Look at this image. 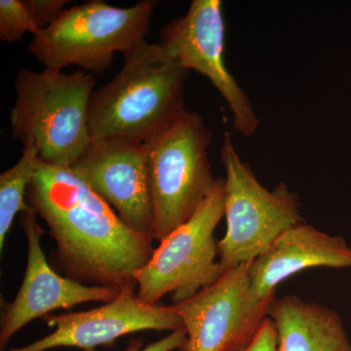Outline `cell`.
<instances>
[{
	"mask_svg": "<svg viewBox=\"0 0 351 351\" xmlns=\"http://www.w3.org/2000/svg\"><path fill=\"white\" fill-rule=\"evenodd\" d=\"M25 200L49 228L68 278L120 292L137 291L135 274L151 260L152 240L127 226L73 171L39 159Z\"/></svg>",
	"mask_w": 351,
	"mask_h": 351,
	"instance_id": "1",
	"label": "cell"
},
{
	"mask_svg": "<svg viewBox=\"0 0 351 351\" xmlns=\"http://www.w3.org/2000/svg\"><path fill=\"white\" fill-rule=\"evenodd\" d=\"M123 57L121 71L92 95V140L119 137L145 143L188 112L184 88L189 71L160 44L142 41Z\"/></svg>",
	"mask_w": 351,
	"mask_h": 351,
	"instance_id": "2",
	"label": "cell"
},
{
	"mask_svg": "<svg viewBox=\"0 0 351 351\" xmlns=\"http://www.w3.org/2000/svg\"><path fill=\"white\" fill-rule=\"evenodd\" d=\"M95 85L94 75L85 71L20 69L10 113L12 138L36 145L43 162L71 167L92 141L88 113Z\"/></svg>",
	"mask_w": 351,
	"mask_h": 351,
	"instance_id": "3",
	"label": "cell"
},
{
	"mask_svg": "<svg viewBox=\"0 0 351 351\" xmlns=\"http://www.w3.org/2000/svg\"><path fill=\"white\" fill-rule=\"evenodd\" d=\"M156 5L143 0L120 8L92 0L69 7L34 36L29 51L45 69L63 71L77 66L101 75L112 66L115 53L125 55L145 40Z\"/></svg>",
	"mask_w": 351,
	"mask_h": 351,
	"instance_id": "4",
	"label": "cell"
},
{
	"mask_svg": "<svg viewBox=\"0 0 351 351\" xmlns=\"http://www.w3.org/2000/svg\"><path fill=\"white\" fill-rule=\"evenodd\" d=\"M212 132L199 114L186 112L144 143L154 213V240L160 242L196 213L216 184L208 157Z\"/></svg>",
	"mask_w": 351,
	"mask_h": 351,
	"instance_id": "5",
	"label": "cell"
},
{
	"mask_svg": "<svg viewBox=\"0 0 351 351\" xmlns=\"http://www.w3.org/2000/svg\"><path fill=\"white\" fill-rule=\"evenodd\" d=\"M226 169V232L218 246L223 271L247 265L267 250L286 230L302 223L297 196L285 184L274 191L263 188L241 160L228 132L221 144Z\"/></svg>",
	"mask_w": 351,
	"mask_h": 351,
	"instance_id": "6",
	"label": "cell"
},
{
	"mask_svg": "<svg viewBox=\"0 0 351 351\" xmlns=\"http://www.w3.org/2000/svg\"><path fill=\"white\" fill-rule=\"evenodd\" d=\"M223 216L225 179L218 178L196 213L161 240L149 263L136 272L138 297L157 304L171 294L173 304H178L219 280L225 271L216 261L214 232Z\"/></svg>",
	"mask_w": 351,
	"mask_h": 351,
	"instance_id": "7",
	"label": "cell"
},
{
	"mask_svg": "<svg viewBox=\"0 0 351 351\" xmlns=\"http://www.w3.org/2000/svg\"><path fill=\"white\" fill-rule=\"evenodd\" d=\"M271 304H258L252 297L248 263L226 270L209 287L171 304L186 332L180 351L243 350L255 338Z\"/></svg>",
	"mask_w": 351,
	"mask_h": 351,
	"instance_id": "8",
	"label": "cell"
},
{
	"mask_svg": "<svg viewBox=\"0 0 351 351\" xmlns=\"http://www.w3.org/2000/svg\"><path fill=\"white\" fill-rule=\"evenodd\" d=\"M225 39L223 2L193 0L186 15L163 27L159 44L184 69L211 82L232 110L235 130L250 137L257 130L258 117L248 96L226 68Z\"/></svg>",
	"mask_w": 351,
	"mask_h": 351,
	"instance_id": "9",
	"label": "cell"
},
{
	"mask_svg": "<svg viewBox=\"0 0 351 351\" xmlns=\"http://www.w3.org/2000/svg\"><path fill=\"white\" fill-rule=\"evenodd\" d=\"M69 169L132 230L154 241V205L144 143L119 137L95 138Z\"/></svg>",
	"mask_w": 351,
	"mask_h": 351,
	"instance_id": "10",
	"label": "cell"
},
{
	"mask_svg": "<svg viewBox=\"0 0 351 351\" xmlns=\"http://www.w3.org/2000/svg\"><path fill=\"white\" fill-rule=\"evenodd\" d=\"M43 321L54 331L22 348L7 351H47L59 348L95 351L119 338L142 331H169L184 328L172 306L151 304L137 291L120 293L113 301L87 311L47 315Z\"/></svg>",
	"mask_w": 351,
	"mask_h": 351,
	"instance_id": "11",
	"label": "cell"
},
{
	"mask_svg": "<svg viewBox=\"0 0 351 351\" xmlns=\"http://www.w3.org/2000/svg\"><path fill=\"white\" fill-rule=\"evenodd\" d=\"M22 223L27 242V267L15 299L11 302H2L1 350L32 321L44 318L58 309L73 308L86 302L108 304L121 293L117 289L86 285L59 276L50 267L41 246L44 230L38 223V215L29 208L22 213Z\"/></svg>",
	"mask_w": 351,
	"mask_h": 351,
	"instance_id": "12",
	"label": "cell"
},
{
	"mask_svg": "<svg viewBox=\"0 0 351 351\" xmlns=\"http://www.w3.org/2000/svg\"><path fill=\"white\" fill-rule=\"evenodd\" d=\"M351 267V248L343 237H332L304 223L291 226L260 257L248 263L252 297L271 304L277 286L311 267Z\"/></svg>",
	"mask_w": 351,
	"mask_h": 351,
	"instance_id": "13",
	"label": "cell"
},
{
	"mask_svg": "<svg viewBox=\"0 0 351 351\" xmlns=\"http://www.w3.org/2000/svg\"><path fill=\"white\" fill-rule=\"evenodd\" d=\"M267 316L274 321L277 351H351V341L337 311L299 295L274 299Z\"/></svg>",
	"mask_w": 351,
	"mask_h": 351,
	"instance_id": "14",
	"label": "cell"
},
{
	"mask_svg": "<svg viewBox=\"0 0 351 351\" xmlns=\"http://www.w3.org/2000/svg\"><path fill=\"white\" fill-rule=\"evenodd\" d=\"M38 149L32 143L24 145L15 165L0 175V250L17 214L29 209L27 193L38 170Z\"/></svg>",
	"mask_w": 351,
	"mask_h": 351,
	"instance_id": "15",
	"label": "cell"
},
{
	"mask_svg": "<svg viewBox=\"0 0 351 351\" xmlns=\"http://www.w3.org/2000/svg\"><path fill=\"white\" fill-rule=\"evenodd\" d=\"M40 29L32 19L24 0L0 1V39L4 43L21 41L25 32L36 36Z\"/></svg>",
	"mask_w": 351,
	"mask_h": 351,
	"instance_id": "16",
	"label": "cell"
},
{
	"mask_svg": "<svg viewBox=\"0 0 351 351\" xmlns=\"http://www.w3.org/2000/svg\"><path fill=\"white\" fill-rule=\"evenodd\" d=\"M38 29L49 27L71 3L69 0H24Z\"/></svg>",
	"mask_w": 351,
	"mask_h": 351,
	"instance_id": "17",
	"label": "cell"
},
{
	"mask_svg": "<svg viewBox=\"0 0 351 351\" xmlns=\"http://www.w3.org/2000/svg\"><path fill=\"white\" fill-rule=\"evenodd\" d=\"M186 339L184 328L171 332L168 336L147 346L138 339H132L125 351H174L181 350Z\"/></svg>",
	"mask_w": 351,
	"mask_h": 351,
	"instance_id": "18",
	"label": "cell"
},
{
	"mask_svg": "<svg viewBox=\"0 0 351 351\" xmlns=\"http://www.w3.org/2000/svg\"><path fill=\"white\" fill-rule=\"evenodd\" d=\"M239 351H277V334L274 321L267 316L253 341Z\"/></svg>",
	"mask_w": 351,
	"mask_h": 351,
	"instance_id": "19",
	"label": "cell"
}]
</instances>
